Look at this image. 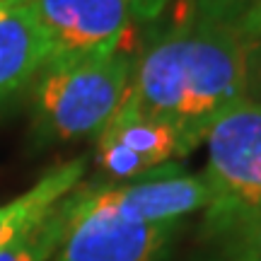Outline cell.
<instances>
[{
  "label": "cell",
  "mask_w": 261,
  "mask_h": 261,
  "mask_svg": "<svg viewBox=\"0 0 261 261\" xmlns=\"http://www.w3.org/2000/svg\"><path fill=\"white\" fill-rule=\"evenodd\" d=\"M167 5H169V0H128L133 22H138V24H152V22H158Z\"/></svg>",
  "instance_id": "cell-14"
},
{
  "label": "cell",
  "mask_w": 261,
  "mask_h": 261,
  "mask_svg": "<svg viewBox=\"0 0 261 261\" xmlns=\"http://www.w3.org/2000/svg\"><path fill=\"white\" fill-rule=\"evenodd\" d=\"M22 3H29V0H0V5H22Z\"/></svg>",
  "instance_id": "cell-17"
},
{
  "label": "cell",
  "mask_w": 261,
  "mask_h": 261,
  "mask_svg": "<svg viewBox=\"0 0 261 261\" xmlns=\"http://www.w3.org/2000/svg\"><path fill=\"white\" fill-rule=\"evenodd\" d=\"M46 58V39L29 3L0 5V114L29 92Z\"/></svg>",
  "instance_id": "cell-7"
},
{
  "label": "cell",
  "mask_w": 261,
  "mask_h": 261,
  "mask_svg": "<svg viewBox=\"0 0 261 261\" xmlns=\"http://www.w3.org/2000/svg\"><path fill=\"white\" fill-rule=\"evenodd\" d=\"M85 205H87V181H80L39 223L27 227L8 244H3L0 261H54L65 237L83 220Z\"/></svg>",
  "instance_id": "cell-10"
},
{
  "label": "cell",
  "mask_w": 261,
  "mask_h": 261,
  "mask_svg": "<svg viewBox=\"0 0 261 261\" xmlns=\"http://www.w3.org/2000/svg\"><path fill=\"white\" fill-rule=\"evenodd\" d=\"M259 5L261 0H179L174 22L201 19V22L240 27V22Z\"/></svg>",
  "instance_id": "cell-11"
},
{
  "label": "cell",
  "mask_w": 261,
  "mask_h": 261,
  "mask_svg": "<svg viewBox=\"0 0 261 261\" xmlns=\"http://www.w3.org/2000/svg\"><path fill=\"white\" fill-rule=\"evenodd\" d=\"M247 41L237 27L184 19L145 41L123 104L179 130L189 152L247 99Z\"/></svg>",
  "instance_id": "cell-1"
},
{
  "label": "cell",
  "mask_w": 261,
  "mask_h": 261,
  "mask_svg": "<svg viewBox=\"0 0 261 261\" xmlns=\"http://www.w3.org/2000/svg\"><path fill=\"white\" fill-rule=\"evenodd\" d=\"M247 99L261 104V37L247 44Z\"/></svg>",
  "instance_id": "cell-13"
},
{
  "label": "cell",
  "mask_w": 261,
  "mask_h": 261,
  "mask_svg": "<svg viewBox=\"0 0 261 261\" xmlns=\"http://www.w3.org/2000/svg\"><path fill=\"white\" fill-rule=\"evenodd\" d=\"M215 261H261V218L218 247Z\"/></svg>",
  "instance_id": "cell-12"
},
{
  "label": "cell",
  "mask_w": 261,
  "mask_h": 261,
  "mask_svg": "<svg viewBox=\"0 0 261 261\" xmlns=\"http://www.w3.org/2000/svg\"><path fill=\"white\" fill-rule=\"evenodd\" d=\"M203 143L208 165L201 172L208 187L203 237L215 247L256 220L261 181V104L242 99L225 112Z\"/></svg>",
  "instance_id": "cell-3"
},
{
  "label": "cell",
  "mask_w": 261,
  "mask_h": 261,
  "mask_svg": "<svg viewBox=\"0 0 261 261\" xmlns=\"http://www.w3.org/2000/svg\"><path fill=\"white\" fill-rule=\"evenodd\" d=\"M240 34L244 37V41L249 44V41H254V39L261 37V5L256 10H252L247 17L240 22Z\"/></svg>",
  "instance_id": "cell-15"
},
{
  "label": "cell",
  "mask_w": 261,
  "mask_h": 261,
  "mask_svg": "<svg viewBox=\"0 0 261 261\" xmlns=\"http://www.w3.org/2000/svg\"><path fill=\"white\" fill-rule=\"evenodd\" d=\"M99 138L112 140L116 145L126 148L130 155L140 160L145 172L189 155L187 143L179 136L177 128H172L169 123L160 121V119L136 112L126 104L119 107L114 119L99 133Z\"/></svg>",
  "instance_id": "cell-8"
},
{
  "label": "cell",
  "mask_w": 261,
  "mask_h": 261,
  "mask_svg": "<svg viewBox=\"0 0 261 261\" xmlns=\"http://www.w3.org/2000/svg\"><path fill=\"white\" fill-rule=\"evenodd\" d=\"M29 8L46 39V61L123 51L133 24L128 0H29Z\"/></svg>",
  "instance_id": "cell-4"
},
{
  "label": "cell",
  "mask_w": 261,
  "mask_h": 261,
  "mask_svg": "<svg viewBox=\"0 0 261 261\" xmlns=\"http://www.w3.org/2000/svg\"><path fill=\"white\" fill-rule=\"evenodd\" d=\"M181 220L174 223H133L87 205L83 220L61 244L54 261H160L174 240Z\"/></svg>",
  "instance_id": "cell-6"
},
{
  "label": "cell",
  "mask_w": 261,
  "mask_h": 261,
  "mask_svg": "<svg viewBox=\"0 0 261 261\" xmlns=\"http://www.w3.org/2000/svg\"><path fill=\"white\" fill-rule=\"evenodd\" d=\"M136 56L46 61L29 87V123L37 145L99 138L126 99Z\"/></svg>",
  "instance_id": "cell-2"
},
{
  "label": "cell",
  "mask_w": 261,
  "mask_h": 261,
  "mask_svg": "<svg viewBox=\"0 0 261 261\" xmlns=\"http://www.w3.org/2000/svg\"><path fill=\"white\" fill-rule=\"evenodd\" d=\"M205 205L208 187L203 177L189 174L177 162L160 165L123 184L90 181V208L133 223H174Z\"/></svg>",
  "instance_id": "cell-5"
},
{
  "label": "cell",
  "mask_w": 261,
  "mask_h": 261,
  "mask_svg": "<svg viewBox=\"0 0 261 261\" xmlns=\"http://www.w3.org/2000/svg\"><path fill=\"white\" fill-rule=\"evenodd\" d=\"M256 218H261V181H259V194H256Z\"/></svg>",
  "instance_id": "cell-16"
},
{
  "label": "cell",
  "mask_w": 261,
  "mask_h": 261,
  "mask_svg": "<svg viewBox=\"0 0 261 261\" xmlns=\"http://www.w3.org/2000/svg\"><path fill=\"white\" fill-rule=\"evenodd\" d=\"M87 160L75 158L58 167L48 169L32 189L17 198L0 205V247L22 234L27 227L39 223L68 191H73L85 177Z\"/></svg>",
  "instance_id": "cell-9"
}]
</instances>
